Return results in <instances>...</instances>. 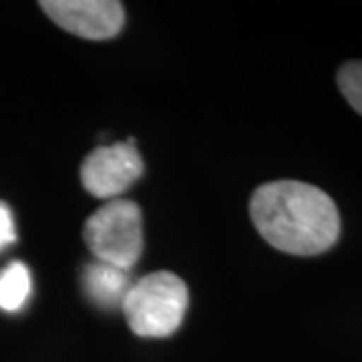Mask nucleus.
Wrapping results in <instances>:
<instances>
[{
    "label": "nucleus",
    "mask_w": 362,
    "mask_h": 362,
    "mask_svg": "<svg viewBox=\"0 0 362 362\" xmlns=\"http://www.w3.org/2000/svg\"><path fill=\"white\" fill-rule=\"evenodd\" d=\"M250 216L272 247L292 256H318L340 235V214L330 195L304 181H270L250 202Z\"/></svg>",
    "instance_id": "obj_1"
},
{
    "label": "nucleus",
    "mask_w": 362,
    "mask_h": 362,
    "mask_svg": "<svg viewBox=\"0 0 362 362\" xmlns=\"http://www.w3.org/2000/svg\"><path fill=\"white\" fill-rule=\"evenodd\" d=\"M187 300V286L180 276L153 272L131 284L121 310L137 337L165 338L183 322Z\"/></svg>",
    "instance_id": "obj_2"
},
{
    "label": "nucleus",
    "mask_w": 362,
    "mask_h": 362,
    "mask_svg": "<svg viewBox=\"0 0 362 362\" xmlns=\"http://www.w3.org/2000/svg\"><path fill=\"white\" fill-rule=\"evenodd\" d=\"M83 240L95 259L129 272L143 252L141 209L129 199H111L90 214Z\"/></svg>",
    "instance_id": "obj_3"
},
{
    "label": "nucleus",
    "mask_w": 362,
    "mask_h": 362,
    "mask_svg": "<svg viewBox=\"0 0 362 362\" xmlns=\"http://www.w3.org/2000/svg\"><path fill=\"white\" fill-rule=\"evenodd\" d=\"M143 175V159L133 139L93 149L81 165L83 187L93 197L117 199Z\"/></svg>",
    "instance_id": "obj_4"
},
{
    "label": "nucleus",
    "mask_w": 362,
    "mask_h": 362,
    "mask_svg": "<svg viewBox=\"0 0 362 362\" xmlns=\"http://www.w3.org/2000/svg\"><path fill=\"white\" fill-rule=\"evenodd\" d=\"M40 8L54 25L81 39H113L125 23L123 4L115 0H45Z\"/></svg>",
    "instance_id": "obj_5"
},
{
    "label": "nucleus",
    "mask_w": 362,
    "mask_h": 362,
    "mask_svg": "<svg viewBox=\"0 0 362 362\" xmlns=\"http://www.w3.org/2000/svg\"><path fill=\"white\" fill-rule=\"evenodd\" d=\"M81 282H83V290H85L87 298L95 306H99L103 310L121 308V304L133 284L129 272L99 262V259H93L83 268Z\"/></svg>",
    "instance_id": "obj_6"
},
{
    "label": "nucleus",
    "mask_w": 362,
    "mask_h": 362,
    "mask_svg": "<svg viewBox=\"0 0 362 362\" xmlns=\"http://www.w3.org/2000/svg\"><path fill=\"white\" fill-rule=\"evenodd\" d=\"M33 292V278L23 262H13L0 270V310L18 312Z\"/></svg>",
    "instance_id": "obj_7"
},
{
    "label": "nucleus",
    "mask_w": 362,
    "mask_h": 362,
    "mask_svg": "<svg viewBox=\"0 0 362 362\" xmlns=\"http://www.w3.org/2000/svg\"><path fill=\"white\" fill-rule=\"evenodd\" d=\"M338 89L349 105L362 115V61H349L338 69Z\"/></svg>",
    "instance_id": "obj_8"
},
{
    "label": "nucleus",
    "mask_w": 362,
    "mask_h": 362,
    "mask_svg": "<svg viewBox=\"0 0 362 362\" xmlns=\"http://www.w3.org/2000/svg\"><path fill=\"white\" fill-rule=\"evenodd\" d=\"M16 242V228H14L13 211L6 204L0 202V250L8 247Z\"/></svg>",
    "instance_id": "obj_9"
}]
</instances>
